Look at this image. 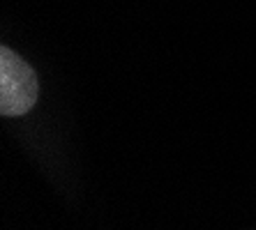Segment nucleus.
<instances>
[{
    "instance_id": "nucleus-1",
    "label": "nucleus",
    "mask_w": 256,
    "mask_h": 230,
    "mask_svg": "<svg viewBox=\"0 0 256 230\" xmlns=\"http://www.w3.org/2000/svg\"><path fill=\"white\" fill-rule=\"evenodd\" d=\"M35 69L12 48H0V115L18 118L32 111L37 101Z\"/></svg>"
}]
</instances>
